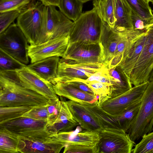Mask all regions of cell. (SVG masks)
<instances>
[{"label": "cell", "instance_id": "cell-1", "mask_svg": "<svg viewBox=\"0 0 153 153\" xmlns=\"http://www.w3.org/2000/svg\"><path fill=\"white\" fill-rule=\"evenodd\" d=\"M48 99L20 84L16 71H0V107L46 105Z\"/></svg>", "mask_w": 153, "mask_h": 153}, {"label": "cell", "instance_id": "cell-2", "mask_svg": "<svg viewBox=\"0 0 153 153\" xmlns=\"http://www.w3.org/2000/svg\"><path fill=\"white\" fill-rule=\"evenodd\" d=\"M47 6L40 1L22 12L17 19L16 24L30 45L40 44L46 31Z\"/></svg>", "mask_w": 153, "mask_h": 153}, {"label": "cell", "instance_id": "cell-3", "mask_svg": "<svg viewBox=\"0 0 153 153\" xmlns=\"http://www.w3.org/2000/svg\"><path fill=\"white\" fill-rule=\"evenodd\" d=\"M74 23L69 35V43L100 42L103 21L94 8L82 13Z\"/></svg>", "mask_w": 153, "mask_h": 153}, {"label": "cell", "instance_id": "cell-4", "mask_svg": "<svg viewBox=\"0 0 153 153\" xmlns=\"http://www.w3.org/2000/svg\"><path fill=\"white\" fill-rule=\"evenodd\" d=\"M140 100L137 117L127 132L134 142L153 131V80L149 81Z\"/></svg>", "mask_w": 153, "mask_h": 153}, {"label": "cell", "instance_id": "cell-5", "mask_svg": "<svg viewBox=\"0 0 153 153\" xmlns=\"http://www.w3.org/2000/svg\"><path fill=\"white\" fill-rule=\"evenodd\" d=\"M106 68L103 63H82L62 58L59 62L57 76L51 82L53 85L59 82L83 81Z\"/></svg>", "mask_w": 153, "mask_h": 153}, {"label": "cell", "instance_id": "cell-6", "mask_svg": "<svg viewBox=\"0 0 153 153\" xmlns=\"http://www.w3.org/2000/svg\"><path fill=\"white\" fill-rule=\"evenodd\" d=\"M28 43L16 23H13L0 33V48L26 65L29 62Z\"/></svg>", "mask_w": 153, "mask_h": 153}, {"label": "cell", "instance_id": "cell-7", "mask_svg": "<svg viewBox=\"0 0 153 153\" xmlns=\"http://www.w3.org/2000/svg\"><path fill=\"white\" fill-rule=\"evenodd\" d=\"M153 68V23L147 27L145 42L129 77L134 86L149 81Z\"/></svg>", "mask_w": 153, "mask_h": 153}, {"label": "cell", "instance_id": "cell-8", "mask_svg": "<svg viewBox=\"0 0 153 153\" xmlns=\"http://www.w3.org/2000/svg\"><path fill=\"white\" fill-rule=\"evenodd\" d=\"M98 153H131L135 144L123 131L103 128L99 132Z\"/></svg>", "mask_w": 153, "mask_h": 153}, {"label": "cell", "instance_id": "cell-9", "mask_svg": "<svg viewBox=\"0 0 153 153\" xmlns=\"http://www.w3.org/2000/svg\"><path fill=\"white\" fill-rule=\"evenodd\" d=\"M62 58L82 63H101L105 65L104 50L100 42L93 44L68 43L64 55Z\"/></svg>", "mask_w": 153, "mask_h": 153}, {"label": "cell", "instance_id": "cell-10", "mask_svg": "<svg viewBox=\"0 0 153 153\" xmlns=\"http://www.w3.org/2000/svg\"><path fill=\"white\" fill-rule=\"evenodd\" d=\"M47 120L22 116L0 126H4L19 136L32 138H43L51 136L47 130Z\"/></svg>", "mask_w": 153, "mask_h": 153}, {"label": "cell", "instance_id": "cell-11", "mask_svg": "<svg viewBox=\"0 0 153 153\" xmlns=\"http://www.w3.org/2000/svg\"><path fill=\"white\" fill-rule=\"evenodd\" d=\"M47 20L45 35L40 44L57 37L69 36L74 22L56 7L47 6Z\"/></svg>", "mask_w": 153, "mask_h": 153}, {"label": "cell", "instance_id": "cell-12", "mask_svg": "<svg viewBox=\"0 0 153 153\" xmlns=\"http://www.w3.org/2000/svg\"><path fill=\"white\" fill-rule=\"evenodd\" d=\"M149 82L148 81L134 86L123 94L108 99L100 105L108 114L116 117L122 113L134 103L141 99Z\"/></svg>", "mask_w": 153, "mask_h": 153}, {"label": "cell", "instance_id": "cell-13", "mask_svg": "<svg viewBox=\"0 0 153 153\" xmlns=\"http://www.w3.org/2000/svg\"><path fill=\"white\" fill-rule=\"evenodd\" d=\"M69 36L52 39L38 44L29 45L28 53L31 63L54 56L62 57L69 43Z\"/></svg>", "mask_w": 153, "mask_h": 153}, {"label": "cell", "instance_id": "cell-14", "mask_svg": "<svg viewBox=\"0 0 153 153\" xmlns=\"http://www.w3.org/2000/svg\"><path fill=\"white\" fill-rule=\"evenodd\" d=\"M16 72L20 84L24 87L37 92L48 100L59 98L54 90L53 85L31 70L27 65Z\"/></svg>", "mask_w": 153, "mask_h": 153}, {"label": "cell", "instance_id": "cell-15", "mask_svg": "<svg viewBox=\"0 0 153 153\" xmlns=\"http://www.w3.org/2000/svg\"><path fill=\"white\" fill-rule=\"evenodd\" d=\"M19 153H59L66 145L53 140L51 137L32 138L19 136Z\"/></svg>", "mask_w": 153, "mask_h": 153}, {"label": "cell", "instance_id": "cell-16", "mask_svg": "<svg viewBox=\"0 0 153 153\" xmlns=\"http://www.w3.org/2000/svg\"><path fill=\"white\" fill-rule=\"evenodd\" d=\"M82 130V128L78 125L74 130L59 132L50 137L53 140L66 146L97 144L100 139L99 132Z\"/></svg>", "mask_w": 153, "mask_h": 153}, {"label": "cell", "instance_id": "cell-17", "mask_svg": "<svg viewBox=\"0 0 153 153\" xmlns=\"http://www.w3.org/2000/svg\"><path fill=\"white\" fill-rule=\"evenodd\" d=\"M146 31L131 39L123 53L120 62L116 66L121 68L129 78L143 49Z\"/></svg>", "mask_w": 153, "mask_h": 153}, {"label": "cell", "instance_id": "cell-18", "mask_svg": "<svg viewBox=\"0 0 153 153\" xmlns=\"http://www.w3.org/2000/svg\"><path fill=\"white\" fill-rule=\"evenodd\" d=\"M74 120L83 130L99 132L103 128L96 118L76 102L66 101Z\"/></svg>", "mask_w": 153, "mask_h": 153}, {"label": "cell", "instance_id": "cell-19", "mask_svg": "<svg viewBox=\"0 0 153 153\" xmlns=\"http://www.w3.org/2000/svg\"><path fill=\"white\" fill-rule=\"evenodd\" d=\"M116 21L112 29L121 35L127 34L133 29L132 10L126 0H114Z\"/></svg>", "mask_w": 153, "mask_h": 153}, {"label": "cell", "instance_id": "cell-20", "mask_svg": "<svg viewBox=\"0 0 153 153\" xmlns=\"http://www.w3.org/2000/svg\"><path fill=\"white\" fill-rule=\"evenodd\" d=\"M60 99L61 107L59 114L53 123L46 126L47 130L51 135L61 132L72 131L79 125L74 119L66 101L62 97H60Z\"/></svg>", "mask_w": 153, "mask_h": 153}, {"label": "cell", "instance_id": "cell-21", "mask_svg": "<svg viewBox=\"0 0 153 153\" xmlns=\"http://www.w3.org/2000/svg\"><path fill=\"white\" fill-rule=\"evenodd\" d=\"M57 95L76 102L92 103L98 100L99 96L81 91L67 82H59L53 85Z\"/></svg>", "mask_w": 153, "mask_h": 153}, {"label": "cell", "instance_id": "cell-22", "mask_svg": "<svg viewBox=\"0 0 153 153\" xmlns=\"http://www.w3.org/2000/svg\"><path fill=\"white\" fill-rule=\"evenodd\" d=\"M108 71L111 84L109 99L119 96L132 87L128 77L120 67L108 68Z\"/></svg>", "mask_w": 153, "mask_h": 153}, {"label": "cell", "instance_id": "cell-23", "mask_svg": "<svg viewBox=\"0 0 153 153\" xmlns=\"http://www.w3.org/2000/svg\"><path fill=\"white\" fill-rule=\"evenodd\" d=\"M122 36L115 32L105 22L103 25L100 42L104 50L105 60V65H108L114 57L118 44Z\"/></svg>", "mask_w": 153, "mask_h": 153}, {"label": "cell", "instance_id": "cell-24", "mask_svg": "<svg viewBox=\"0 0 153 153\" xmlns=\"http://www.w3.org/2000/svg\"><path fill=\"white\" fill-rule=\"evenodd\" d=\"M59 56L48 57L27 65L31 70L42 78L51 82L57 75Z\"/></svg>", "mask_w": 153, "mask_h": 153}, {"label": "cell", "instance_id": "cell-25", "mask_svg": "<svg viewBox=\"0 0 153 153\" xmlns=\"http://www.w3.org/2000/svg\"><path fill=\"white\" fill-rule=\"evenodd\" d=\"M76 102L83 106L93 114L103 128H113L123 131L117 117L111 115L104 111L100 106L98 100L92 103Z\"/></svg>", "mask_w": 153, "mask_h": 153}, {"label": "cell", "instance_id": "cell-26", "mask_svg": "<svg viewBox=\"0 0 153 153\" xmlns=\"http://www.w3.org/2000/svg\"><path fill=\"white\" fill-rule=\"evenodd\" d=\"M93 4V8L102 21L113 28L116 21L114 0H94Z\"/></svg>", "mask_w": 153, "mask_h": 153}, {"label": "cell", "instance_id": "cell-27", "mask_svg": "<svg viewBox=\"0 0 153 153\" xmlns=\"http://www.w3.org/2000/svg\"><path fill=\"white\" fill-rule=\"evenodd\" d=\"M19 143L18 135L0 126V153H19Z\"/></svg>", "mask_w": 153, "mask_h": 153}, {"label": "cell", "instance_id": "cell-28", "mask_svg": "<svg viewBox=\"0 0 153 153\" xmlns=\"http://www.w3.org/2000/svg\"><path fill=\"white\" fill-rule=\"evenodd\" d=\"M83 4L79 0H60L58 7L65 16L74 22L82 13Z\"/></svg>", "mask_w": 153, "mask_h": 153}, {"label": "cell", "instance_id": "cell-29", "mask_svg": "<svg viewBox=\"0 0 153 153\" xmlns=\"http://www.w3.org/2000/svg\"><path fill=\"white\" fill-rule=\"evenodd\" d=\"M141 103L139 100L130 105L126 110L116 117L121 129L127 133L138 114Z\"/></svg>", "mask_w": 153, "mask_h": 153}, {"label": "cell", "instance_id": "cell-30", "mask_svg": "<svg viewBox=\"0 0 153 153\" xmlns=\"http://www.w3.org/2000/svg\"><path fill=\"white\" fill-rule=\"evenodd\" d=\"M33 107L28 106L0 107V125L22 117Z\"/></svg>", "mask_w": 153, "mask_h": 153}, {"label": "cell", "instance_id": "cell-31", "mask_svg": "<svg viewBox=\"0 0 153 153\" xmlns=\"http://www.w3.org/2000/svg\"><path fill=\"white\" fill-rule=\"evenodd\" d=\"M36 1V0H0V13L13 10L22 12Z\"/></svg>", "mask_w": 153, "mask_h": 153}, {"label": "cell", "instance_id": "cell-32", "mask_svg": "<svg viewBox=\"0 0 153 153\" xmlns=\"http://www.w3.org/2000/svg\"><path fill=\"white\" fill-rule=\"evenodd\" d=\"M132 10L142 19H153L151 8L148 0H126Z\"/></svg>", "mask_w": 153, "mask_h": 153}, {"label": "cell", "instance_id": "cell-33", "mask_svg": "<svg viewBox=\"0 0 153 153\" xmlns=\"http://www.w3.org/2000/svg\"><path fill=\"white\" fill-rule=\"evenodd\" d=\"M26 65L0 48V71H16Z\"/></svg>", "mask_w": 153, "mask_h": 153}, {"label": "cell", "instance_id": "cell-34", "mask_svg": "<svg viewBox=\"0 0 153 153\" xmlns=\"http://www.w3.org/2000/svg\"><path fill=\"white\" fill-rule=\"evenodd\" d=\"M140 34V33H136L129 36L121 35V38L118 44L114 57L108 65V68H111L118 65L131 39Z\"/></svg>", "mask_w": 153, "mask_h": 153}, {"label": "cell", "instance_id": "cell-35", "mask_svg": "<svg viewBox=\"0 0 153 153\" xmlns=\"http://www.w3.org/2000/svg\"><path fill=\"white\" fill-rule=\"evenodd\" d=\"M82 82L87 84L96 94L99 96L98 100L100 105L109 99L110 84L96 81Z\"/></svg>", "mask_w": 153, "mask_h": 153}, {"label": "cell", "instance_id": "cell-36", "mask_svg": "<svg viewBox=\"0 0 153 153\" xmlns=\"http://www.w3.org/2000/svg\"><path fill=\"white\" fill-rule=\"evenodd\" d=\"M138 144L134 146L132 153H153V131L144 135Z\"/></svg>", "mask_w": 153, "mask_h": 153}, {"label": "cell", "instance_id": "cell-37", "mask_svg": "<svg viewBox=\"0 0 153 153\" xmlns=\"http://www.w3.org/2000/svg\"><path fill=\"white\" fill-rule=\"evenodd\" d=\"M22 12L13 10L0 13V33L5 30L19 16Z\"/></svg>", "mask_w": 153, "mask_h": 153}, {"label": "cell", "instance_id": "cell-38", "mask_svg": "<svg viewBox=\"0 0 153 153\" xmlns=\"http://www.w3.org/2000/svg\"><path fill=\"white\" fill-rule=\"evenodd\" d=\"M46 106L48 113L47 125H49L53 123L58 116L61 107V101L59 98L48 100Z\"/></svg>", "mask_w": 153, "mask_h": 153}, {"label": "cell", "instance_id": "cell-39", "mask_svg": "<svg viewBox=\"0 0 153 153\" xmlns=\"http://www.w3.org/2000/svg\"><path fill=\"white\" fill-rule=\"evenodd\" d=\"M97 145H70L64 147V153H98Z\"/></svg>", "mask_w": 153, "mask_h": 153}, {"label": "cell", "instance_id": "cell-40", "mask_svg": "<svg viewBox=\"0 0 153 153\" xmlns=\"http://www.w3.org/2000/svg\"><path fill=\"white\" fill-rule=\"evenodd\" d=\"M22 116L37 120L48 121V113L46 105L33 107Z\"/></svg>", "mask_w": 153, "mask_h": 153}, {"label": "cell", "instance_id": "cell-41", "mask_svg": "<svg viewBox=\"0 0 153 153\" xmlns=\"http://www.w3.org/2000/svg\"><path fill=\"white\" fill-rule=\"evenodd\" d=\"M131 20L133 28L135 30H146L148 27L153 23V19H142L132 10Z\"/></svg>", "mask_w": 153, "mask_h": 153}, {"label": "cell", "instance_id": "cell-42", "mask_svg": "<svg viewBox=\"0 0 153 153\" xmlns=\"http://www.w3.org/2000/svg\"><path fill=\"white\" fill-rule=\"evenodd\" d=\"M108 68H106L97 72L90 76L86 80L82 81H96L111 84Z\"/></svg>", "mask_w": 153, "mask_h": 153}, {"label": "cell", "instance_id": "cell-43", "mask_svg": "<svg viewBox=\"0 0 153 153\" xmlns=\"http://www.w3.org/2000/svg\"><path fill=\"white\" fill-rule=\"evenodd\" d=\"M67 82L84 92L90 94L96 95L93 90L83 82L79 81H74Z\"/></svg>", "mask_w": 153, "mask_h": 153}, {"label": "cell", "instance_id": "cell-44", "mask_svg": "<svg viewBox=\"0 0 153 153\" xmlns=\"http://www.w3.org/2000/svg\"><path fill=\"white\" fill-rule=\"evenodd\" d=\"M44 5L47 6L52 5L55 7H58L60 0H39Z\"/></svg>", "mask_w": 153, "mask_h": 153}, {"label": "cell", "instance_id": "cell-45", "mask_svg": "<svg viewBox=\"0 0 153 153\" xmlns=\"http://www.w3.org/2000/svg\"><path fill=\"white\" fill-rule=\"evenodd\" d=\"M153 80V68L151 72L149 79V81Z\"/></svg>", "mask_w": 153, "mask_h": 153}, {"label": "cell", "instance_id": "cell-46", "mask_svg": "<svg viewBox=\"0 0 153 153\" xmlns=\"http://www.w3.org/2000/svg\"><path fill=\"white\" fill-rule=\"evenodd\" d=\"M80 0L81 1H82L83 3H85L87 2H88V1H94V0Z\"/></svg>", "mask_w": 153, "mask_h": 153}, {"label": "cell", "instance_id": "cell-47", "mask_svg": "<svg viewBox=\"0 0 153 153\" xmlns=\"http://www.w3.org/2000/svg\"><path fill=\"white\" fill-rule=\"evenodd\" d=\"M150 2H151L152 3H153V0H149Z\"/></svg>", "mask_w": 153, "mask_h": 153}, {"label": "cell", "instance_id": "cell-48", "mask_svg": "<svg viewBox=\"0 0 153 153\" xmlns=\"http://www.w3.org/2000/svg\"><path fill=\"white\" fill-rule=\"evenodd\" d=\"M152 3V4H153V3Z\"/></svg>", "mask_w": 153, "mask_h": 153}, {"label": "cell", "instance_id": "cell-49", "mask_svg": "<svg viewBox=\"0 0 153 153\" xmlns=\"http://www.w3.org/2000/svg\"><path fill=\"white\" fill-rule=\"evenodd\" d=\"M148 0L150 1L149 0Z\"/></svg>", "mask_w": 153, "mask_h": 153}, {"label": "cell", "instance_id": "cell-50", "mask_svg": "<svg viewBox=\"0 0 153 153\" xmlns=\"http://www.w3.org/2000/svg\"></svg>", "mask_w": 153, "mask_h": 153}]
</instances>
